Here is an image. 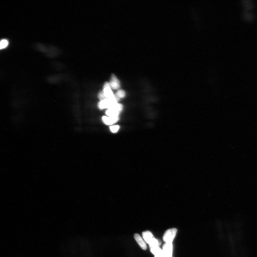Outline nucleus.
<instances>
[{"label":"nucleus","instance_id":"1","mask_svg":"<svg viewBox=\"0 0 257 257\" xmlns=\"http://www.w3.org/2000/svg\"><path fill=\"white\" fill-rule=\"evenodd\" d=\"M177 230L176 228L168 229L166 232L163 237V241L165 243H172L177 234Z\"/></svg>","mask_w":257,"mask_h":257},{"label":"nucleus","instance_id":"2","mask_svg":"<svg viewBox=\"0 0 257 257\" xmlns=\"http://www.w3.org/2000/svg\"><path fill=\"white\" fill-rule=\"evenodd\" d=\"M123 109V106L121 104L117 103L111 108L108 109L106 114L110 117H119V115Z\"/></svg>","mask_w":257,"mask_h":257},{"label":"nucleus","instance_id":"3","mask_svg":"<svg viewBox=\"0 0 257 257\" xmlns=\"http://www.w3.org/2000/svg\"><path fill=\"white\" fill-rule=\"evenodd\" d=\"M162 250L165 257H172L173 251L172 244L165 243L163 245Z\"/></svg>","mask_w":257,"mask_h":257},{"label":"nucleus","instance_id":"4","mask_svg":"<svg viewBox=\"0 0 257 257\" xmlns=\"http://www.w3.org/2000/svg\"><path fill=\"white\" fill-rule=\"evenodd\" d=\"M103 92L107 99H110L113 97L114 95L112 90L109 83L108 82L105 83L103 86Z\"/></svg>","mask_w":257,"mask_h":257},{"label":"nucleus","instance_id":"5","mask_svg":"<svg viewBox=\"0 0 257 257\" xmlns=\"http://www.w3.org/2000/svg\"><path fill=\"white\" fill-rule=\"evenodd\" d=\"M142 235L144 241L149 245L152 243V242L155 239L152 232L150 231L144 232H143Z\"/></svg>","mask_w":257,"mask_h":257},{"label":"nucleus","instance_id":"6","mask_svg":"<svg viewBox=\"0 0 257 257\" xmlns=\"http://www.w3.org/2000/svg\"><path fill=\"white\" fill-rule=\"evenodd\" d=\"M102 121L104 123L107 125L113 124L119 121V117H110L104 116L102 118Z\"/></svg>","mask_w":257,"mask_h":257},{"label":"nucleus","instance_id":"7","mask_svg":"<svg viewBox=\"0 0 257 257\" xmlns=\"http://www.w3.org/2000/svg\"><path fill=\"white\" fill-rule=\"evenodd\" d=\"M110 87L114 89H118L120 87V83L118 79L114 74H112L109 83Z\"/></svg>","mask_w":257,"mask_h":257},{"label":"nucleus","instance_id":"8","mask_svg":"<svg viewBox=\"0 0 257 257\" xmlns=\"http://www.w3.org/2000/svg\"><path fill=\"white\" fill-rule=\"evenodd\" d=\"M134 237L136 241L142 249L144 250H146L147 249V246H146L145 241H144L142 238L141 237L140 235L136 234L134 235Z\"/></svg>","mask_w":257,"mask_h":257},{"label":"nucleus","instance_id":"9","mask_svg":"<svg viewBox=\"0 0 257 257\" xmlns=\"http://www.w3.org/2000/svg\"><path fill=\"white\" fill-rule=\"evenodd\" d=\"M150 250L151 253L154 255L155 256L162 255H164L162 249H161L159 246L150 247Z\"/></svg>","mask_w":257,"mask_h":257},{"label":"nucleus","instance_id":"10","mask_svg":"<svg viewBox=\"0 0 257 257\" xmlns=\"http://www.w3.org/2000/svg\"><path fill=\"white\" fill-rule=\"evenodd\" d=\"M9 44V42L8 40L6 39H2L0 42V48L1 49L5 48Z\"/></svg>","mask_w":257,"mask_h":257},{"label":"nucleus","instance_id":"11","mask_svg":"<svg viewBox=\"0 0 257 257\" xmlns=\"http://www.w3.org/2000/svg\"><path fill=\"white\" fill-rule=\"evenodd\" d=\"M116 95L119 98H122L125 97L126 93L124 90H119L117 91Z\"/></svg>","mask_w":257,"mask_h":257},{"label":"nucleus","instance_id":"12","mask_svg":"<svg viewBox=\"0 0 257 257\" xmlns=\"http://www.w3.org/2000/svg\"><path fill=\"white\" fill-rule=\"evenodd\" d=\"M120 126H110V129L112 133H116L118 131Z\"/></svg>","mask_w":257,"mask_h":257},{"label":"nucleus","instance_id":"13","mask_svg":"<svg viewBox=\"0 0 257 257\" xmlns=\"http://www.w3.org/2000/svg\"><path fill=\"white\" fill-rule=\"evenodd\" d=\"M98 98H99V99L100 100V101L104 100L107 98H106L104 94V92H100L99 93L98 95Z\"/></svg>","mask_w":257,"mask_h":257},{"label":"nucleus","instance_id":"14","mask_svg":"<svg viewBox=\"0 0 257 257\" xmlns=\"http://www.w3.org/2000/svg\"><path fill=\"white\" fill-rule=\"evenodd\" d=\"M154 257H165L164 256V255H162L155 256Z\"/></svg>","mask_w":257,"mask_h":257}]
</instances>
